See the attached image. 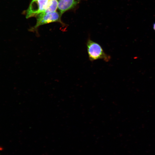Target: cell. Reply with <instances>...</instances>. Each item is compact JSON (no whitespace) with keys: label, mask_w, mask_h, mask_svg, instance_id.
Instances as JSON below:
<instances>
[{"label":"cell","mask_w":155,"mask_h":155,"mask_svg":"<svg viewBox=\"0 0 155 155\" xmlns=\"http://www.w3.org/2000/svg\"></svg>","instance_id":"7"},{"label":"cell","mask_w":155,"mask_h":155,"mask_svg":"<svg viewBox=\"0 0 155 155\" xmlns=\"http://www.w3.org/2000/svg\"><path fill=\"white\" fill-rule=\"evenodd\" d=\"M82 0H59L58 8L61 16L65 12L75 7Z\"/></svg>","instance_id":"4"},{"label":"cell","mask_w":155,"mask_h":155,"mask_svg":"<svg viewBox=\"0 0 155 155\" xmlns=\"http://www.w3.org/2000/svg\"><path fill=\"white\" fill-rule=\"evenodd\" d=\"M50 0H32L26 11L27 18L36 16L47 7Z\"/></svg>","instance_id":"3"},{"label":"cell","mask_w":155,"mask_h":155,"mask_svg":"<svg viewBox=\"0 0 155 155\" xmlns=\"http://www.w3.org/2000/svg\"><path fill=\"white\" fill-rule=\"evenodd\" d=\"M58 6V0H50L49 4L45 10L36 16H41L46 14L55 12Z\"/></svg>","instance_id":"5"},{"label":"cell","mask_w":155,"mask_h":155,"mask_svg":"<svg viewBox=\"0 0 155 155\" xmlns=\"http://www.w3.org/2000/svg\"><path fill=\"white\" fill-rule=\"evenodd\" d=\"M61 16L57 12L46 14L41 16H37L36 25L29 29L32 32H36L38 34V28L40 26L52 22H58L62 24L61 20Z\"/></svg>","instance_id":"2"},{"label":"cell","mask_w":155,"mask_h":155,"mask_svg":"<svg viewBox=\"0 0 155 155\" xmlns=\"http://www.w3.org/2000/svg\"><path fill=\"white\" fill-rule=\"evenodd\" d=\"M86 46L89 59L90 61L100 59L108 62L110 60L111 56L104 52L101 46L90 38L87 40Z\"/></svg>","instance_id":"1"},{"label":"cell","mask_w":155,"mask_h":155,"mask_svg":"<svg viewBox=\"0 0 155 155\" xmlns=\"http://www.w3.org/2000/svg\"><path fill=\"white\" fill-rule=\"evenodd\" d=\"M153 28L154 31H155V22L153 24Z\"/></svg>","instance_id":"6"}]
</instances>
